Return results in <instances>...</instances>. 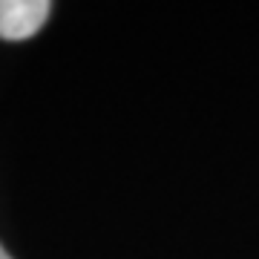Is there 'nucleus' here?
Here are the masks:
<instances>
[{
    "instance_id": "nucleus-2",
    "label": "nucleus",
    "mask_w": 259,
    "mask_h": 259,
    "mask_svg": "<svg viewBox=\"0 0 259 259\" xmlns=\"http://www.w3.org/2000/svg\"><path fill=\"white\" fill-rule=\"evenodd\" d=\"M0 259H12L9 253H6V248H3V245H0Z\"/></svg>"
},
{
    "instance_id": "nucleus-1",
    "label": "nucleus",
    "mask_w": 259,
    "mask_h": 259,
    "mask_svg": "<svg viewBox=\"0 0 259 259\" xmlns=\"http://www.w3.org/2000/svg\"><path fill=\"white\" fill-rule=\"evenodd\" d=\"M49 0H0V37L26 40L49 20Z\"/></svg>"
}]
</instances>
